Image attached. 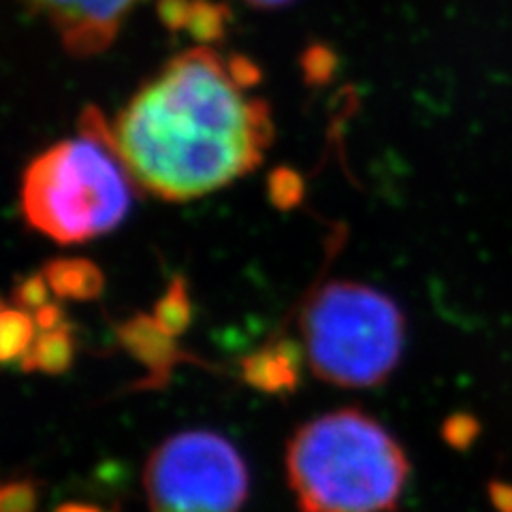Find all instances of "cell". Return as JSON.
I'll use <instances>...</instances> for the list:
<instances>
[{"instance_id": "19", "label": "cell", "mask_w": 512, "mask_h": 512, "mask_svg": "<svg viewBox=\"0 0 512 512\" xmlns=\"http://www.w3.org/2000/svg\"><path fill=\"white\" fill-rule=\"evenodd\" d=\"M56 512H103V510L90 504H62L56 508Z\"/></svg>"}, {"instance_id": "10", "label": "cell", "mask_w": 512, "mask_h": 512, "mask_svg": "<svg viewBox=\"0 0 512 512\" xmlns=\"http://www.w3.org/2000/svg\"><path fill=\"white\" fill-rule=\"evenodd\" d=\"M75 357V340L69 333V327L43 331L32 342L30 350L22 357L24 372H43L50 376L64 374L71 367Z\"/></svg>"}, {"instance_id": "5", "label": "cell", "mask_w": 512, "mask_h": 512, "mask_svg": "<svg viewBox=\"0 0 512 512\" xmlns=\"http://www.w3.org/2000/svg\"><path fill=\"white\" fill-rule=\"evenodd\" d=\"M152 512H237L250 474L235 446L214 431H182L150 455L143 474Z\"/></svg>"}, {"instance_id": "6", "label": "cell", "mask_w": 512, "mask_h": 512, "mask_svg": "<svg viewBox=\"0 0 512 512\" xmlns=\"http://www.w3.org/2000/svg\"><path fill=\"white\" fill-rule=\"evenodd\" d=\"M79 58L105 52L139 0H22Z\"/></svg>"}, {"instance_id": "18", "label": "cell", "mask_w": 512, "mask_h": 512, "mask_svg": "<svg viewBox=\"0 0 512 512\" xmlns=\"http://www.w3.org/2000/svg\"><path fill=\"white\" fill-rule=\"evenodd\" d=\"M244 3H248L252 7H259V9H278V7L293 3V0H244Z\"/></svg>"}, {"instance_id": "8", "label": "cell", "mask_w": 512, "mask_h": 512, "mask_svg": "<svg viewBox=\"0 0 512 512\" xmlns=\"http://www.w3.org/2000/svg\"><path fill=\"white\" fill-rule=\"evenodd\" d=\"M303 350L295 340L267 342L242 361V378L261 393H293L301 378Z\"/></svg>"}, {"instance_id": "1", "label": "cell", "mask_w": 512, "mask_h": 512, "mask_svg": "<svg viewBox=\"0 0 512 512\" xmlns=\"http://www.w3.org/2000/svg\"><path fill=\"white\" fill-rule=\"evenodd\" d=\"M256 79L244 58L210 47L173 56L116 118H88L137 188L182 203L229 186L263 163L274 139L269 105L250 92Z\"/></svg>"}, {"instance_id": "3", "label": "cell", "mask_w": 512, "mask_h": 512, "mask_svg": "<svg viewBox=\"0 0 512 512\" xmlns=\"http://www.w3.org/2000/svg\"><path fill=\"white\" fill-rule=\"evenodd\" d=\"M135 182L109 143L84 135L58 141L22 175V214L58 244H84L114 231L133 203Z\"/></svg>"}, {"instance_id": "12", "label": "cell", "mask_w": 512, "mask_h": 512, "mask_svg": "<svg viewBox=\"0 0 512 512\" xmlns=\"http://www.w3.org/2000/svg\"><path fill=\"white\" fill-rule=\"evenodd\" d=\"M154 320L158 327L163 329L169 335H182L190 327V318H192V308H190V297H188V288L182 278H175L165 297L160 299L154 306Z\"/></svg>"}, {"instance_id": "13", "label": "cell", "mask_w": 512, "mask_h": 512, "mask_svg": "<svg viewBox=\"0 0 512 512\" xmlns=\"http://www.w3.org/2000/svg\"><path fill=\"white\" fill-rule=\"evenodd\" d=\"M480 434V425L468 412H457L448 416L442 425V438L448 446L457 448V451H466L474 444V440Z\"/></svg>"}, {"instance_id": "15", "label": "cell", "mask_w": 512, "mask_h": 512, "mask_svg": "<svg viewBox=\"0 0 512 512\" xmlns=\"http://www.w3.org/2000/svg\"><path fill=\"white\" fill-rule=\"evenodd\" d=\"M39 493L30 480H15L0 491V512H35Z\"/></svg>"}, {"instance_id": "2", "label": "cell", "mask_w": 512, "mask_h": 512, "mask_svg": "<svg viewBox=\"0 0 512 512\" xmlns=\"http://www.w3.org/2000/svg\"><path fill=\"white\" fill-rule=\"evenodd\" d=\"M408 470L402 446L355 408L318 416L286 448L288 485L301 512H389Z\"/></svg>"}, {"instance_id": "16", "label": "cell", "mask_w": 512, "mask_h": 512, "mask_svg": "<svg viewBox=\"0 0 512 512\" xmlns=\"http://www.w3.org/2000/svg\"><path fill=\"white\" fill-rule=\"evenodd\" d=\"M35 323L41 331H54L67 327V320H64V312L56 303H47L41 310L35 312Z\"/></svg>"}, {"instance_id": "14", "label": "cell", "mask_w": 512, "mask_h": 512, "mask_svg": "<svg viewBox=\"0 0 512 512\" xmlns=\"http://www.w3.org/2000/svg\"><path fill=\"white\" fill-rule=\"evenodd\" d=\"M50 282H47L45 276H30L26 280H22L18 284V288H15L13 293V303L15 308L20 310H26V312H32L35 314L37 310H41L43 306H47V299H50Z\"/></svg>"}, {"instance_id": "11", "label": "cell", "mask_w": 512, "mask_h": 512, "mask_svg": "<svg viewBox=\"0 0 512 512\" xmlns=\"http://www.w3.org/2000/svg\"><path fill=\"white\" fill-rule=\"evenodd\" d=\"M35 318H30L26 310L5 306L0 316V359L3 363L22 361V357L35 342Z\"/></svg>"}, {"instance_id": "9", "label": "cell", "mask_w": 512, "mask_h": 512, "mask_svg": "<svg viewBox=\"0 0 512 512\" xmlns=\"http://www.w3.org/2000/svg\"><path fill=\"white\" fill-rule=\"evenodd\" d=\"M45 278L50 282L52 293L62 299L86 301L103 293V274L101 269L90 261L82 259H64L54 261L45 267Z\"/></svg>"}, {"instance_id": "4", "label": "cell", "mask_w": 512, "mask_h": 512, "mask_svg": "<svg viewBox=\"0 0 512 512\" xmlns=\"http://www.w3.org/2000/svg\"><path fill=\"white\" fill-rule=\"evenodd\" d=\"M299 325L312 372L338 387L384 382L406 344V318L397 303L372 286L348 280H331L314 291Z\"/></svg>"}, {"instance_id": "7", "label": "cell", "mask_w": 512, "mask_h": 512, "mask_svg": "<svg viewBox=\"0 0 512 512\" xmlns=\"http://www.w3.org/2000/svg\"><path fill=\"white\" fill-rule=\"evenodd\" d=\"M118 340L135 361L148 370L146 380L137 389H160L169 382L175 367L192 361L186 350L173 342V335L158 327L154 316L137 314L118 327Z\"/></svg>"}, {"instance_id": "17", "label": "cell", "mask_w": 512, "mask_h": 512, "mask_svg": "<svg viewBox=\"0 0 512 512\" xmlns=\"http://www.w3.org/2000/svg\"><path fill=\"white\" fill-rule=\"evenodd\" d=\"M489 498H491V504L500 512H512V485L493 480L489 485Z\"/></svg>"}]
</instances>
